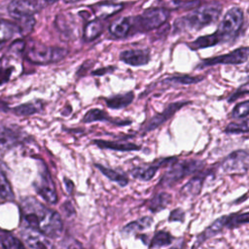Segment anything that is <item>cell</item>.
Returning <instances> with one entry per match:
<instances>
[{
	"label": "cell",
	"instance_id": "1",
	"mask_svg": "<svg viewBox=\"0 0 249 249\" xmlns=\"http://www.w3.org/2000/svg\"><path fill=\"white\" fill-rule=\"evenodd\" d=\"M21 228L38 231L48 237H58L63 223L58 212L48 208L33 196L25 197L20 204Z\"/></svg>",
	"mask_w": 249,
	"mask_h": 249
},
{
	"label": "cell",
	"instance_id": "2",
	"mask_svg": "<svg viewBox=\"0 0 249 249\" xmlns=\"http://www.w3.org/2000/svg\"><path fill=\"white\" fill-rule=\"evenodd\" d=\"M223 6L219 2L203 4L174 21V32L200 30L220 18Z\"/></svg>",
	"mask_w": 249,
	"mask_h": 249
},
{
	"label": "cell",
	"instance_id": "3",
	"mask_svg": "<svg viewBox=\"0 0 249 249\" xmlns=\"http://www.w3.org/2000/svg\"><path fill=\"white\" fill-rule=\"evenodd\" d=\"M24 57L35 64L55 63L63 59L68 51L63 48L46 46L40 42L30 41L25 44L23 53Z\"/></svg>",
	"mask_w": 249,
	"mask_h": 249
},
{
	"label": "cell",
	"instance_id": "4",
	"mask_svg": "<svg viewBox=\"0 0 249 249\" xmlns=\"http://www.w3.org/2000/svg\"><path fill=\"white\" fill-rule=\"evenodd\" d=\"M170 17V11L163 7H153L142 14L131 17V28L129 35L134 33L149 32L161 26Z\"/></svg>",
	"mask_w": 249,
	"mask_h": 249
},
{
	"label": "cell",
	"instance_id": "5",
	"mask_svg": "<svg viewBox=\"0 0 249 249\" xmlns=\"http://www.w3.org/2000/svg\"><path fill=\"white\" fill-rule=\"evenodd\" d=\"M204 166V160H185L182 161H175L171 167L163 174L159 185L162 188L172 187L183 178L198 172Z\"/></svg>",
	"mask_w": 249,
	"mask_h": 249
},
{
	"label": "cell",
	"instance_id": "6",
	"mask_svg": "<svg viewBox=\"0 0 249 249\" xmlns=\"http://www.w3.org/2000/svg\"><path fill=\"white\" fill-rule=\"evenodd\" d=\"M243 11L238 7L229 9L224 15L215 33L220 39V43H227L233 40L243 24Z\"/></svg>",
	"mask_w": 249,
	"mask_h": 249
},
{
	"label": "cell",
	"instance_id": "7",
	"mask_svg": "<svg viewBox=\"0 0 249 249\" xmlns=\"http://www.w3.org/2000/svg\"><path fill=\"white\" fill-rule=\"evenodd\" d=\"M33 185L37 194L40 195L44 200L51 204H55L57 202L58 196L55 184L43 160H40V163L38 164V176Z\"/></svg>",
	"mask_w": 249,
	"mask_h": 249
},
{
	"label": "cell",
	"instance_id": "8",
	"mask_svg": "<svg viewBox=\"0 0 249 249\" xmlns=\"http://www.w3.org/2000/svg\"><path fill=\"white\" fill-rule=\"evenodd\" d=\"M248 58H249V47H240L238 49L231 51V53L202 59V61L197 67L204 68L207 66H213L218 64L237 65V64H242L246 62Z\"/></svg>",
	"mask_w": 249,
	"mask_h": 249
},
{
	"label": "cell",
	"instance_id": "9",
	"mask_svg": "<svg viewBox=\"0 0 249 249\" xmlns=\"http://www.w3.org/2000/svg\"><path fill=\"white\" fill-rule=\"evenodd\" d=\"M221 169L227 173L246 172L249 169V151L239 149L231 152L222 160Z\"/></svg>",
	"mask_w": 249,
	"mask_h": 249
},
{
	"label": "cell",
	"instance_id": "10",
	"mask_svg": "<svg viewBox=\"0 0 249 249\" xmlns=\"http://www.w3.org/2000/svg\"><path fill=\"white\" fill-rule=\"evenodd\" d=\"M42 9L41 0H12L8 6V12L15 19L33 16Z\"/></svg>",
	"mask_w": 249,
	"mask_h": 249
},
{
	"label": "cell",
	"instance_id": "11",
	"mask_svg": "<svg viewBox=\"0 0 249 249\" xmlns=\"http://www.w3.org/2000/svg\"><path fill=\"white\" fill-rule=\"evenodd\" d=\"M190 104V101H177L170 103L166 108L163 109L162 112L155 115L144 126L143 132H149L157 127H159L160 124L165 123L167 120H169L177 111H179L182 107Z\"/></svg>",
	"mask_w": 249,
	"mask_h": 249
},
{
	"label": "cell",
	"instance_id": "12",
	"mask_svg": "<svg viewBox=\"0 0 249 249\" xmlns=\"http://www.w3.org/2000/svg\"><path fill=\"white\" fill-rule=\"evenodd\" d=\"M120 59L125 64L131 66L146 65L151 60L149 49L125 50L120 53Z\"/></svg>",
	"mask_w": 249,
	"mask_h": 249
},
{
	"label": "cell",
	"instance_id": "13",
	"mask_svg": "<svg viewBox=\"0 0 249 249\" xmlns=\"http://www.w3.org/2000/svg\"><path fill=\"white\" fill-rule=\"evenodd\" d=\"M175 160H177V159L174 157L161 159L160 160H159V162H157L155 164H151L146 167H142V166L135 167L131 170L130 173L134 178H137V179H140L143 181H149L156 175L159 168H160L162 166H166L167 164L171 163V161H175Z\"/></svg>",
	"mask_w": 249,
	"mask_h": 249
},
{
	"label": "cell",
	"instance_id": "14",
	"mask_svg": "<svg viewBox=\"0 0 249 249\" xmlns=\"http://www.w3.org/2000/svg\"><path fill=\"white\" fill-rule=\"evenodd\" d=\"M21 236L26 246L30 248H52L53 247V244L47 239V236L38 231L22 228Z\"/></svg>",
	"mask_w": 249,
	"mask_h": 249
},
{
	"label": "cell",
	"instance_id": "15",
	"mask_svg": "<svg viewBox=\"0 0 249 249\" xmlns=\"http://www.w3.org/2000/svg\"><path fill=\"white\" fill-rule=\"evenodd\" d=\"M226 221H227V216H221L218 219H216L209 227H207L202 232H200L196 239L195 244L193 245V247H197L200 246L204 241H206L207 239L215 236L216 234H218L225 227H226Z\"/></svg>",
	"mask_w": 249,
	"mask_h": 249
},
{
	"label": "cell",
	"instance_id": "16",
	"mask_svg": "<svg viewBox=\"0 0 249 249\" xmlns=\"http://www.w3.org/2000/svg\"><path fill=\"white\" fill-rule=\"evenodd\" d=\"M93 122H110L112 124H118V125H126L131 123V121H122V120H114L112 119L105 111L98 109V108H93L89 110L84 118H83V123L89 124Z\"/></svg>",
	"mask_w": 249,
	"mask_h": 249
},
{
	"label": "cell",
	"instance_id": "17",
	"mask_svg": "<svg viewBox=\"0 0 249 249\" xmlns=\"http://www.w3.org/2000/svg\"><path fill=\"white\" fill-rule=\"evenodd\" d=\"M92 143L101 149H109L114 151L122 152H130V151H139L141 146L136 145L132 142H121V141H108L101 139H94Z\"/></svg>",
	"mask_w": 249,
	"mask_h": 249
},
{
	"label": "cell",
	"instance_id": "18",
	"mask_svg": "<svg viewBox=\"0 0 249 249\" xmlns=\"http://www.w3.org/2000/svg\"><path fill=\"white\" fill-rule=\"evenodd\" d=\"M124 8L123 3H113V2H101L91 6L97 18L104 19L117 13H119Z\"/></svg>",
	"mask_w": 249,
	"mask_h": 249
},
{
	"label": "cell",
	"instance_id": "19",
	"mask_svg": "<svg viewBox=\"0 0 249 249\" xmlns=\"http://www.w3.org/2000/svg\"><path fill=\"white\" fill-rule=\"evenodd\" d=\"M131 28V17H122L114 20L109 26L110 33L115 38H125L129 35Z\"/></svg>",
	"mask_w": 249,
	"mask_h": 249
},
{
	"label": "cell",
	"instance_id": "20",
	"mask_svg": "<svg viewBox=\"0 0 249 249\" xmlns=\"http://www.w3.org/2000/svg\"><path fill=\"white\" fill-rule=\"evenodd\" d=\"M154 222V219L150 216H145V217H141L136 221H132L128 224H126L122 230H121V233L125 237V236H129L133 233H137L139 231H142L144 230L149 229L152 224Z\"/></svg>",
	"mask_w": 249,
	"mask_h": 249
},
{
	"label": "cell",
	"instance_id": "21",
	"mask_svg": "<svg viewBox=\"0 0 249 249\" xmlns=\"http://www.w3.org/2000/svg\"><path fill=\"white\" fill-rule=\"evenodd\" d=\"M0 200L1 201H14L15 195L12 185L7 177L5 165L0 161Z\"/></svg>",
	"mask_w": 249,
	"mask_h": 249
},
{
	"label": "cell",
	"instance_id": "22",
	"mask_svg": "<svg viewBox=\"0 0 249 249\" xmlns=\"http://www.w3.org/2000/svg\"><path fill=\"white\" fill-rule=\"evenodd\" d=\"M205 179V174H197L188 181L180 190V194L184 196H197L201 189Z\"/></svg>",
	"mask_w": 249,
	"mask_h": 249
},
{
	"label": "cell",
	"instance_id": "23",
	"mask_svg": "<svg viewBox=\"0 0 249 249\" xmlns=\"http://www.w3.org/2000/svg\"><path fill=\"white\" fill-rule=\"evenodd\" d=\"M134 99V93L132 91L120 93L113 95L111 97H108L105 99L106 105L111 109H123L127 107Z\"/></svg>",
	"mask_w": 249,
	"mask_h": 249
},
{
	"label": "cell",
	"instance_id": "24",
	"mask_svg": "<svg viewBox=\"0 0 249 249\" xmlns=\"http://www.w3.org/2000/svg\"><path fill=\"white\" fill-rule=\"evenodd\" d=\"M203 76H190V75H181V76H172L165 78L160 82L161 85L166 87H177L183 85H193L203 80Z\"/></svg>",
	"mask_w": 249,
	"mask_h": 249
},
{
	"label": "cell",
	"instance_id": "25",
	"mask_svg": "<svg viewBox=\"0 0 249 249\" xmlns=\"http://www.w3.org/2000/svg\"><path fill=\"white\" fill-rule=\"evenodd\" d=\"M220 43V39L217 36V34L214 32L212 34L209 35H204V36H200L198 38H196V40L187 43V46L193 50V51H196V50H200V49H205V48H209V47H213L216 46Z\"/></svg>",
	"mask_w": 249,
	"mask_h": 249
},
{
	"label": "cell",
	"instance_id": "26",
	"mask_svg": "<svg viewBox=\"0 0 249 249\" xmlns=\"http://www.w3.org/2000/svg\"><path fill=\"white\" fill-rule=\"evenodd\" d=\"M104 24L102 22V19L96 18L93 20L89 21L84 29V40L86 42H90L96 39L103 31Z\"/></svg>",
	"mask_w": 249,
	"mask_h": 249
},
{
	"label": "cell",
	"instance_id": "27",
	"mask_svg": "<svg viewBox=\"0 0 249 249\" xmlns=\"http://www.w3.org/2000/svg\"><path fill=\"white\" fill-rule=\"evenodd\" d=\"M43 108V103L41 101L35 102H27L11 108L9 111L13 112L15 115L19 117H27L39 113Z\"/></svg>",
	"mask_w": 249,
	"mask_h": 249
},
{
	"label": "cell",
	"instance_id": "28",
	"mask_svg": "<svg viewBox=\"0 0 249 249\" xmlns=\"http://www.w3.org/2000/svg\"><path fill=\"white\" fill-rule=\"evenodd\" d=\"M172 200V196L170 194L168 193H160L158 195H156L149 202L148 204V208L151 212L153 213H157L160 212L163 209H165Z\"/></svg>",
	"mask_w": 249,
	"mask_h": 249
},
{
	"label": "cell",
	"instance_id": "29",
	"mask_svg": "<svg viewBox=\"0 0 249 249\" xmlns=\"http://www.w3.org/2000/svg\"><path fill=\"white\" fill-rule=\"evenodd\" d=\"M95 167L98 168L99 171L103 175H105L108 179L118 183L121 187H125L128 184V179L124 174L120 173V172H118V171H116L112 168H108V167H106L104 165H101L99 163H95Z\"/></svg>",
	"mask_w": 249,
	"mask_h": 249
},
{
	"label": "cell",
	"instance_id": "30",
	"mask_svg": "<svg viewBox=\"0 0 249 249\" xmlns=\"http://www.w3.org/2000/svg\"><path fill=\"white\" fill-rule=\"evenodd\" d=\"M18 32V26L10 21L0 19V49L4 46L15 35L16 32Z\"/></svg>",
	"mask_w": 249,
	"mask_h": 249
},
{
	"label": "cell",
	"instance_id": "31",
	"mask_svg": "<svg viewBox=\"0 0 249 249\" xmlns=\"http://www.w3.org/2000/svg\"><path fill=\"white\" fill-rule=\"evenodd\" d=\"M173 239L174 237L168 231H159L154 234L149 244V248H160L169 246L173 242Z\"/></svg>",
	"mask_w": 249,
	"mask_h": 249
},
{
	"label": "cell",
	"instance_id": "32",
	"mask_svg": "<svg viewBox=\"0 0 249 249\" xmlns=\"http://www.w3.org/2000/svg\"><path fill=\"white\" fill-rule=\"evenodd\" d=\"M0 243L2 247L4 248H12V249H17V248H23L24 245L18 239L15 235H13L10 231H5L0 229Z\"/></svg>",
	"mask_w": 249,
	"mask_h": 249
},
{
	"label": "cell",
	"instance_id": "33",
	"mask_svg": "<svg viewBox=\"0 0 249 249\" xmlns=\"http://www.w3.org/2000/svg\"><path fill=\"white\" fill-rule=\"evenodd\" d=\"M244 224H249V212L239 213V214H231L227 216L226 227L229 229H233L240 227Z\"/></svg>",
	"mask_w": 249,
	"mask_h": 249
},
{
	"label": "cell",
	"instance_id": "34",
	"mask_svg": "<svg viewBox=\"0 0 249 249\" xmlns=\"http://www.w3.org/2000/svg\"><path fill=\"white\" fill-rule=\"evenodd\" d=\"M226 133L231 134H237V133H244L249 131V119H246L240 123H230L225 130Z\"/></svg>",
	"mask_w": 249,
	"mask_h": 249
},
{
	"label": "cell",
	"instance_id": "35",
	"mask_svg": "<svg viewBox=\"0 0 249 249\" xmlns=\"http://www.w3.org/2000/svg\"><path fill=\"white\" fill-rule=\"evenodd\" d=\"M17 20L18 21V24L17 26H18V32L21 35L25 36L33 30V27H34V24H35V19H34L33 16L21 18L17 19Z\"/></svg>",
	"mask_w": 249,
	"mask_h": 249
},
{
	"label": "cell",
	"instance_id": "36",
	"mask_svg": "<svg viewBox=\"0 0 249 249\" xmlns=\"http://www.w3.org/2000/svg\"><path fill=\"white\" fill-rule=\"evenodd\" d=\"M231 116L234 119H241L249 116V100L237 103L233 107Z\"/></svg>",
	"mask_w": 249,
	"mask_h": 249
},
{
	"label": "cell",
	"instance_id": "37",
	"mask_svg": "<svg viewBox=\"0 0 249 249\" xmlns=\"http://www.w3.org/2000/svg\"><path fill=\"white\" fill-rule=\"evenodd\" d=\"M245 94H249V82L241 85L228 99L229 103H231L233 101H235L237 98L245 95Z\"/></svg>",
	"mask_w": 249,
	"mask_h": 249
},
{
	"label": "cell",
	"instance_id": "38",
	"mask_svg": "<svg viewBox=\"0 0 249 249\" xmlns=\"http://www.w3.org/2000/svg\"><path fill=\"white\" fill-rule=\"evenodd\" d=\"M13 66H2L0 65V86L7 83L13 73Z\"/></svg>",
	"mask_w": 249,
	"mask_h": 249
},
{
	"label": "cell",
	"instance_id": "39",
	"mask_svg": "<svg viewBox=\"0 0 249 249\" xmlns=\"http://www.w3.org/2000/svg\"><path fill=\"white\" fill-rule=\"evenodd\" d=\"M185 219V212L181 208H176L170 212L168 217L169 222H183Z\"/></svg>",
	"mask_w": 249,
	"mask_h": 249
},
{
	"label": "cell",
	"instance_id": "40",
	"mask_svg": "<svg viewBox=\"0 0 249 249\" xmlns=\"http://www.w3.org/2000/svg\"><path fill=\"white\" fill-rule=\"evenodd\" d=\"M116 67L115 66H107V67H102L99 68L95 71H92V75H97V76H102L104 74H108V73H112L114 72V69Z\"/></svg>",
	"mask_w": 249,
	"mask_h": 249
},
{
	"label": "cell",
	"instance_id": "41",
	"mask_svg": "<svg viewBox=\"0 0 249 249\" xmlns=\"http://www.w3.org/2000/svg\"><path fill=\"white\" fill-rule=\"evenodd\" d=\"M64 184H65V186H66V191H67V193L71 195V194L73 193V190H74V184H73V182H72L71 180L67 179L66 177H64Z\"/></svg>",
	"mask_w": 249,
	"mask_h": 249
},
{
	"label": "cell",
	"instance_id": "42",
	"mask_svg": "<svg viewBox=\"0 0 249 249\" xmlns=\"http://www.w3.org/2000/svg\"><path fill=\"white\" fill-rule=\"evenodd\" d=\"M63 208H64V209H66L65 211H66L67 215H71V214H74V213H75V210H74V208H73L72 204H71L69 201H66V202L64 203Z\"/></svg>",
	"mask_w": 249,
	"mask_h": 249
},
{
	"label": "cell",
	"instance_id": "43",
	"mask_svg": "<svg viewBox=\"0 0 249 249\" xmlns=\"http://www.w3.org/2000/svg\"><path fill=\"white\" fill-rule=\"evenodd\" d=\"M196 0H173L174 4L176 5H184V4H191L195 3Z\"/></svg>",
	"mask_w": 249,
	"mask_h": 249
},
{
	"label": "cell",
	"instance_id": "44",
	"mask_svg": "<svg viewBox=\"0 0 249 249\" xmlns=\"http://www.w3.org/2000/svg\"><path fill=\"white\" fill-rule=\"evenodd\" d=\"M47 4H53V3H55V2H57L58 0H44Z\"/></svg>",
	"mask_w": 249,
	"mask_h": 249
},
{
	"label": "cell",
	"instance_id": "45",
	"mask_svg": "<svg viewBox=\"0 0 249 249\" xmlns=\"http://www.w3.org/2000/svg\"><path fill=\"white\" fill-rule=\"evenodd\" d=\"M78 1H80V0H64V2H66V3H75Z\"/></svg>",
	"mask_w": 249,
	"mask_h": 249
},
{
	"label": "cell",
	"instance_id": "46",
	"mask_svg": "<svg viewBox=\"0 0 249 249\" xmlns=\"http://www.w3.org/2000/svg\"><path fill=\"white\" fill-rule=\"evenodd\" d=\"M248 68H249V63H248Z\"/></svg>",
	"mask_w": 249,
	"mask_h": 249
}]
</instances>
